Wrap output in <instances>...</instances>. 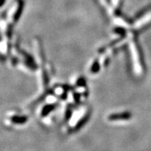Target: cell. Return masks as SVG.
Here are the masks:
<instances>
[{"label":"cell","instance_id":"cell-1","mask_svg":"<svg viewBox=\"0 0 151 151\" xmlns=\"http://www.w3.org/2000/svg\"><path fill=\"white\" fill-rule=\"evenodd\" d=\"M90 109L87 107H83L81 109L76 110L69 119V123L70 126V130L76 131L84 125L86 121H87L89 117Z\"/></svg>","mask_w":151,"mask_h":151},{"label":"cell","instance_id":"cell-2","mask_svg":"<svg viewBox=\"0 0 151 151\" xmlns=\"http://www.w3.org/2000/svg\"><path fill=\"white\" fill-rule=\"evenodd\" d=\"M23 1L22 0H15L13 4L10 6L7 15V22L10 23H14L17 22L22 13L23 9Z\"/></svg>","mask_w":151,"mask_h":151},{"label":"cell","instance_id":"cell-3","mask_svg":"<svg viewBox=\"0 0 151 151\" xmlns=\"http://www.w3.org/2000/svg\"><path fill=\"white\" fill-rule=\"evenodd\" d=\"M28 120V117L24 114H20L19 113H10L6 116V123L10 125H22L26 123Z\"/></svg>","mask_w":151,"mask_h":151},{"label":"cell","instance_id":"cell-4","mask_svg":"<svg viewBox=\"0 0 151 151\" xmlns=\"http://www.w3.org/2000/svg\"><path fill=\"white\" fill-rule=\"evenodd\" d=\"M131 118V114L128 112L124 113H112L108 116V119L109 121H125L128 120Z\"/></svg>","mask_w":151,"mask_h":151}]
</instances>
